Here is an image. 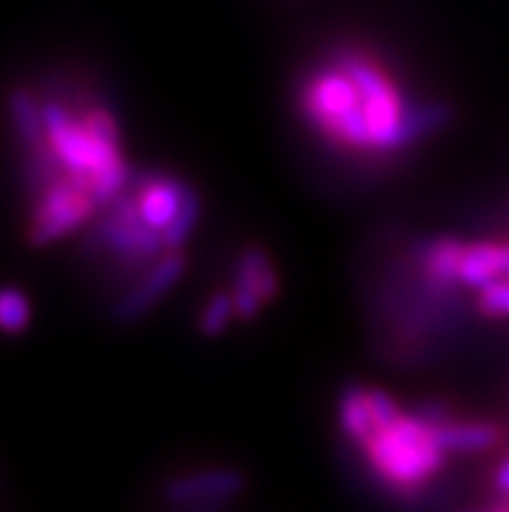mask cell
Returning <instances> with one entry per match:
<instances>
[{
	"label": "cell",
	"mask_w": 509,
	"mask_h": 512,
	"mask_svg": "<svg viewBox=\"0 0 509 512\" xmlns=\"http://www.w3.org/2000/svg\"><path fill=\"white\" fill-rule=\"evenodd\" d=\"M416 99L377 55L338 45L297 81V112L336 154L387 162L413 151L408 125Z\"/></svg>",
	"instance_id": "cell-1"
},
{
	"label": "cell",
	"mask_w": 509,
	"mask_h": 512,
	"mask_svg": "<svg viewBox=\"0 0 509 512\" xmlns=\"http://www.w3.org/2000/svg\"><path fill=\"white\" fill-rule=\"evenodd\" d=\"M359 450L374 479L400 500L421 497L445 471L450 458L439 445L434 424L413 409H406L398 419L372 432Z\"/></svg>",
	"instance_id": "cell-2"
},
{
	"label": "cell",
	"mask_w": 509,
	"mask_h": 512,
	"mask_svg": "<svg viewBox=\"0 0 509 512\" xmlns=\"http://www.w3.org/2000/svg\"><path fill=\"white\" fill-rule=\"evenodd\" d=\"M97 214L102 208L94 193L71 177H60L32 198L24 240L34 250H42L84 229Z\"/></svg>",
	"instance_id": "cell-3"
},
{
	"label": "cell",
	"mask_w": 509,
	"mask_h": 512,
	"mask_svg": "<svg viewBox=\"0 0 509 512\" xmlns=\"http://www.w3.org/2000/svg\"><path fill=\"white\" fill-rule=\"evenodd\" d=\"M91 242L115 258L117 263L130 266L133 271L151 268L159 258L169 253L167 242L159 232L141 219L136 195L133 190H125L115 203L104 208L99 216Z\"/></svg>",
	"instance_id": "cell-4"
},
{
	"label": "cell",
	"mask_w": 509,
	"mask_h": 512,
	"mask_svg": "<svg viewBox=\"0 0 509 512\" xmlns=\"http://www.w3.org/2000/svg\"><path fill=\"white\" fill-rule=\"evenodd\" d=\"M229 289H232L239 323L258 320L260 312L271 307L281 294V276L271 250L258 242L242 247L234 255Z\"/></svg>",
	"instance_id": "cell-5"
},
{
	"label": "cell",
	"mask_w": 509,
	"mask_h": 512,
	"mask_svg": "<svg viewBox=\"0 0 509 512\" xmlns=\"http://www.w3.org/2000/svg\"><path fill=\"white\" fill-rule=\"evenodd\" d=\"M250 487V479L237 466H200L169 476L159 489L167 507L208 505V502H234Z\"/></svg>",
	"instance_id": "cell-6"
},
{
	"label": "cell",
	"mask_w": 509,
	"mask_h": 512,
	"mask_svg": "<svg viewBox=\"0 0 509 512\" xmlns=\"http://www.w3.org/2000/svg\"><path fill=\"white\" fill-rule=\"evenodd\" d=\"M185 271V250H172V253H167L164 258L156 260L154 266L146 268V273L138 276L133 289H128V292L120 294V297L115 299V305H112V320L120 325H130L146 318L159 302L167 299V294L172 292L174 286L180 284Z\"/></svg>",
	"instance_id": "cell-7"
},
{
	"label": "cell",
	"mask_w": 509,
	"mask_h": 512,
	"mask_svg": "<svg viewBox=\"0 0 509 512\" xmlns=\"http://www.w3.org/2000/svg\"><path fill=\"white\" fill-rule=\"evenodd\" d=\"M130 190L136 195L141 219L146 221L154 232H159L164 237V232H167L174 224V219L180 216L187 193L193 190V185L187 180H182L180 175H174V172L149 169V172L133 175Z\"/></svg>",
	"instance_id": "cell-8"
},
{
	"label": "cell",
	"mask_w": 509,
	"mask_h": 512,
	"mask_svg": "<svg viewBox=\"0 0 509 512\" xmlns=\"http://www.w3.org/2000/svg\"><path fill=\"white\" fill-rule=\"evenodd\" d=\"M439 445L447 455H486L504 445V427L491 419H463L450 416L445 422L434 424Z\"/></svg>",
	"instance_id": "cell-9"
},
{
	"label": "cell",
	"mask_w": 509,
	"mask_h": 512,
	"mask_svg": "<svg viewBox=\"0 0 509 512\" xmlns=\"http://www.w3.org/2000/svg\"><path fill=\"white\" fill-rule=\"evenodd\" d=\"M502 279H509V237L468 242L463 263H460V284H463V289L478 292V289Z\"/></svg>",
	"instance_id": "cell-10"
},
{
	"label": "cell",
	"mask_w": 509,
	"mask_h": 512,
	"mask_svg": "<svg viewBox=\"0 0 509 512\" xmlns=\"http://www.w3.org/2000/svg\"><path fill=\"white\" fill-rule=\"evenodd\" d=\"M8 117H11L13 136L19 141L21 154H34V151L45 149V107H42L39 91L26 84L11 86L8 89Z\"/></svg>",
	"instance_id": "cell-11"
},
{
	"label": "cell",
	"mask_w": 509,
	"mask_h": 512,
	"mask_svg": "<svg viewBox=\"0 0 509 512\" xmlns=\"http://www.w3.org/2000/svg\"><path fill=\"white\" fill-rule=\"evenodd\" d=\"M237 320V307H234L232 289H216L211 297L203 302L198 312V333L203 338H221Z\"/></svg>",
	"instance_id": "cell-12"
},
{
	"label": "cell",
	"mask_w": 509,
	"mask_h": 512,
	"mask_svg": "<svg viewBox=\"0 0 509 512\" xmlns=\"http://www.w3.org/2000/svg\"><path fill=\"white\" fill-rule=\"evenodd\" d=\"M32 325V302L21 286L8 284L0 294V328L6 336H21Z\"/></svg>",
	"instance_id": "cell-13"
},
{
	"label": "cell",
	"mask_w": 509,
	"mask_h": 512,
	"mask_svg": "<svg viewBox=\"0 0 509 512\" xmlns=\"http://www.w3.org/2000/svg\"><path fill=\"white\" fill-rule=\"evenodd\" d=\"M200 216H203V198H200L198 190H190L185 198V206H182L180 216L174 219L172 227L164 232V242H167V250H185L193 232L198 229Z\"/></svg>",
	"instance_id": "cell-14"
},
{
	"label": "cell",
	"mask_w": 509,
	"mask_h": 512,
	"mask_svg": "<svg viewBox=\"0 0 509 512\" xmlns=\"http://www.w3.org/2000/svg\"><path fill=\"white\" fill-rule=\"evenodd\" d=\"M473 305L481 318L509 320V279L494 281V284L478 289Z\"/></svg>",
	"instance_id": "cell-15"
},
{
	"label": "cell",
	"mask_w": 509,
	"mask_h": 512,
	"mask_svg": "<svg viewBox=\"0 0 509 512\" xmlns=\"http://www.w3.org/2000/svg\"><path fill=\"white\" fill-rule=\"evenodd\" d=\"M491 492L497 497V505H509V450H504L499 463L491 474Z\"/></svg>",
	"instance_id": "cell-16"
},
{
	"label": "cell",
	"mask_w": 509,
	"mask_h": 512,
	"mask_svg": "<svg viewBox=\"0 0 509 512\" xmlns=\"http://www.w3.org/2000/svg\"><path fill=\"white\" fill-rule=\"evenodd\" d=\"M232 505L226 502H208V505H187V507H169V512H229Z\"/></svg>",
	"instance_id": "cell-17"
},
{
	"label": "cell",
	"mask_w": 509,
	"mask_h": 512,
	"mask_svg": "<svg viewBox=\"0 0 509 512\" xmlns=\"http://www.w3.org/2000/svg\"><path fill=\"white\" fill-rule=\"evenodd\" d=\"M491 512H509V505H497Z\"/></svg>",
	"instance_id": "cell-18"
}]
</instances>
